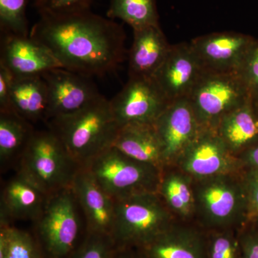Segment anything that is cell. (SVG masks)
Listing matches in <instances>:
<instances>
[{
    "label": "cell",
    "mask_w": 258,
    "mask_h": 258,
    "mask_svg": "<svg viewBox=\"0 0 258 258\" xmlns=\"http://www.w3.org/2000/svg\"><path fill=\"white\" fill-rule=\"evenodd\" d=\"M172 165L178 166L194 179L240 173L243 169L238 158L230 152L215 129L205 127Z\"/></svg>",
    "instance_id": "9c48e42d"
},
{
    "label": "cell",
    "mask_w": 258,
    "mask_h": 258,
    "mask_svg": "<svg viewBox=\"0 0 258 258\" xmlns=\"http://www.w3.org/2000/svg\"><path fill=\"white\" fill-rule=\"evenodd\" d=\"M114 200L111 238L117 248H142L176 221L158 192Z\"/></svg>",
    "instance_id": "8992f818"
},
{
    "label": "cell",
    "mask_w": 258,
    "mask_h": 258,
    "mask_svg": "<svg viewBox=\"0 0 258 258\" xmlns=\"http://www.w3.org/2000/svg\"><path fill=\"white\" fill-rule=\"evenodd\" d=\"M32 223L43 258H71L88 233L71 186L49 197L41 215Z\"/></svg>",
    "instance_id": "277c9868"
},
{
    "label": "cell",
    "mask_w": 258,
    "mask_h": 258,
    "mask_svg": "<svg viewBox=\"0 0 258 258\" xmlns=\"http://www.w3.org/2000/svg\"><path fill=\"white\" fill-rule=\"evenodd\" d=\"M252 101L258 98V40H254L238 73Z\"/></svg>",
    "instance_id": "f546056e"
},
{
    "label": "cell",
    "mask_w": 258,
    "mask_h": 258,
    "mask_svg": "<svg viewBox=\"0 0 258 258\" xmlns=\"http://www.w3.org/2000/svg\"><path fill=\"white\" fill-rule=\"evenodd\" d=\"M205 71L191 43L181 42L171 45L153 80L171 103L189 98Z\"/></svg>",
    "instance_id": "7c38bea8"
},
{
    "label": "cell",
    "mask_w": 258,
    "mask_h": 258,
    "mask_svg": "<svg viewBox=\"0 0 258 258\" xmlns=\"http://www.w3.org/2000/svg\"><path fill=\"white\" fill-rule=\"evenodd\" d=\"M241 258H258V228L247 223L239 230Z\"/></svg>",
    "instance_id": "d6a6232c"
},
{
    "label": "cell",
    "mask_w": 258,
    "mask_h": 258,
    "mask_svg": "<svg viewBox=\"0 0 258 258\" xmlns=\"http://www.w3.org/2000/svg\"><path fill=\"white\" fill-rule=\"evenodd\" d=\"M113 200L157 192L161 171L111 147L81 166Z\"/></svg>",
    "instance_id": "52a82bcc"
},
{
    "label": "cell",
    "mask_w": 258,
    "mask_h": 258,
    "mask_svg": "<svg viewBox=\"0 0 258 258\" xmlns=\"http://www.w3.org/2000/svg\"><path fill=\"white\" fill-rule=\"evenodd\" d=\"M154 126L162 144L166 166L174 164L203 128L188 98L169 103Z\"/></svg>",
    "instance_id": "5bb4252c"
},
{
    "label": "cell",
    "mask_w": 258,
    "mask_h": 258,
    "mask_svg": "<svg viewBox=\"0 0 258 258\" xmlns=\"http://www.w3.org/2000/svg\"><path fill=\"white\" fill-rule=\"evenodd\" d=\"M247 205V223L258 216V168H246L240 172Z\"/></svg>",
    "instance_id": "1f68e13d"
},
{
    "label": "cell",
    "mask_w": 258,
    "mask_h": 258,
    "mask_svg": "<svg viewBox=\"0 0 258 258\" xmlns=\"http://www.w3.org/2000/svg\"><path fill=\"white\" fill-rule=\"evenodd\" d=\"M169 103L153 79L128 78L110 101L120 128L129 125H154Z\"/></svg>",
    "instance_id": "30bf717a"
},
{
    "label": "cell",
    "mask_w": 258,
    "mask_h": 258,
    "mask_svg": "<svg viewBox=\"0 0 258 258\" xmlns=\"http://www.w3.org/2000/svg\"><path fill=\"white\" fill-rule=\"evenodd\" d=\"M239 230L206 231L208 258H241Z\"/></svg>",
    "instance_id": "83f0119b"
},
{
    "label": "cell",
    "mask_w": 258,
    "mask_h": 258,
    "mask_svg": "<svg viewBox=\"0 0 258 258\" xmlns=\"http://www.w3.org/2000/svg\"><path fill=\"white\" fill-rule=\"evenodd\" d=\"M242 168H258V143L244 150L237 156Z\"/></svg>",
    "instance_id": "e575fe53"
},
{
    "label": "cell",
    "mask_w": 258,
    "mask_h": 258,
    "mask_svg": "<svg viewBox=\"0 0 258 258\" xmlns=\"http://www.w3.org/2000/svg\"><path fill=\"white\" fill-rule=\"evenodd\" d=\"M39 15L73 13L90 9L93 0H32Z\"/></svg>",
    "instance_id": "4dcf8cb0"
},
{
    "label": "cell",
    "mask_w": 258,
    "mask_h": 258,
    "mask_svg": "<svg viewBox=\"0 0 258 258\" xmlns=\"http://www.w3.org/2000/svg\"><path fill=\"white\" fill-rule=\"evenodd\" d=\"M240 172L194 179L195 222L204 230L240 229L247 224Z\"/></svg>",
    "instance_id": "3957f363"
},
{
    "label": "cell",
    "mask_w": 258,
    "mask_h": 258,
    "mask_svg": "<svg viewBox=\"0 0 258 258\" xmlns=\"http://www.w3.org/2000/svg\"><path fill=\"white\" fill-rule=\"evenodd\" d=\"M35 131L32 123L15 113L0 112L2 169L16 166Z\"/></svg>",
    "instance_id": "cb8c5ba5"
},
{
    "label": "cell",
    "mask_w": 258,
    "mask_h": 258,
    "mask_svg": "<svg viewBox=\"0 0 258 258\" xmlns=\"http://www.w3.org/2000/svg\"><path fill=\"white\" fill-rule=\"evenodd\" d=\"M113 147L135 160L162 171L165 168L162 144L154 125H129L120 128Z\"/></svg>",
    "instance_id": "ffe728a7"
},
{
    "label": "cell",
    "mask_w": 258,
    "mask_h": 258,
    "mask_svg": "<svg viewBox=\"0 0 258 258\" xmlns=\"http://www.w3.org/2000/svg\"><path fill=\"white\" fill-rule=\"evenodd\" d=\"M30 36L61 67L87 76L113 72L125 60L124 30L91 10L40 15Z\"/></svg>",
    "instance_id": "6da1fadb"
},
{
    "label": "cell",
    "mask_w": 258,
    "mask_h": 258,
    "mask_svg": "<svg viewBox=\"0 0 258 258\" xmlns=\"http://www.w3.org/2000/svg\"><path fill=\"white\" fill-rule=\"evenodd\" d=\"M254 108H255L256 111H257L258 114V98H256L254 101H253Z\"/></svg>",
    "instance_id": "74e56055"
},
{
    "label": "cell",
    "mask_w": 258,
    "mask_h": 258,
    "mask_svg": "<svg viewBox=\"0 0 258 258\" xmlns=\"http://www.w3.org/2000/svg\"><path fill=\"white\" fill-rule=\"evenodd\" d=\"M45 124L80 166L113 147L120 129L110 101L103 96L79 111Z\"/></svg>",
    "instance_id": "7a4b0ae2"
},
{
    "label": "cell",
    "mask_w": 258,
    "mask_h": 258,
    "mask_svg": "<svg viewBox=\"0 0 258 258\" xmlns=\"http://www.w3.org/2000/svg\"><path fill=\"white\" fill-rule=\"evenodd\" d=\"M71 186L82 211L88 233L111 237L115 200L82 167L79 168Z\"/></svg>",
    "instance_id": "2e32d148"
},
{
    "label": "cell",
    "mask_w": 258,
    "mask_h": 258,
    "mask_svg": "<svg viewBox=\"0 0 258 258\" xmlns=\"http://www.w3.org/2000/svg\"><path fill=\"white\" fill-rule=\"evenodd\" d=\"M0 258H43L33 233L0 220Z\"/></svg>",
    "instance_id": "484cf974"
},
{
    "label": "cell",
    "mask_w": 258,
    "mask_h": 258,
    "mask_svg": "<svg viewBox=\"0 0 258 258\" xmlns=\"http://www.w3.org/2000/svg\"><path fill=\"white\" fill-rule=\"evenodd\" d=\"M215 129L236 157L258 143V114L252 100L224 115Z\"/></svg>",
    "instance_id": "44dd1931"
},
{
    "label": "cell",
    "mask_w": 258,
    "mask_h": 258,
    "mask_svg": "<svg viewBox=\"0 0 258 258\" xmlns=\"http://www.w3.org/2000/svg\"><path fill=\"white\" fill-rule=\"evenodd\" d=\"M10 102L12 112L32 125L46 123L47 89L42 76H13Z\"/></svg>",
    "instance_id": "603a6c76"
},
{
    "label": "cell",
    "mask_w": 258,
    "mask_h": 258,
    "mask_svg": "<svg viewBox=\"0 0 258 258\" xmlns=\"http://www.w3.org/2000/svg\"><path fill=\"white\" fill-rule=\"evenodd\" d=\"M48 198L16 172L2 189L0 220L11 223L15 220L34 222L41 215Z\"/></svg>",
    "instance_id": "d6986e66"
},
{
    "label": "cell",
    "mask_w": 258,
    "mask_h": 258,
    "mask_svg": "<svg viewBox=\"0 0 258 258\" xmlns=\"http://www.w3.org/2000/svg\"><path fill=\"white\" fill-rule=\"evenodd\" d=\"M81 167L50 129H35L16 165L21 174L50 197L70 187Z\"/></svg>",
    "instance_id": "5b68a950"
},
{
    "label": "cell",
    "mask_w": 258,
    "mask_h": 258,
    "mask_svg": "<svg viewBox=\"0 0 258 258\" xmlns=\"http://www.w3.org/2000/svg\"><path fill=\"white\" fill-rule=\"evenodd\" d=\"M188 98L201 126L214 129L224 115L252 100L237 73L209 71L202 75Z\"/></svg>",
    "instance_id": "ba28073f"
},
{
    "label": "cell",
    "mask_w": 258,
    "mask_h": 258,
    "mask_svg": "<svg viewBox=\"0 0 258 258\" xmlns=\"http://www.w3.org/2000/svg\"><path fill=\"white\" fill-rule=\"evenodd\" d=\"M159 25L134 30L128 52V78L153 79L171 48Z\"/></svg>",
    "instance_id": "ac0fdd59"
},
{
    "label": "cell",
    "mask_w": 258,
    "mask_h": 258,
    "mask_svg": "<svg viewBox=\"0 0 258 258\" xmlns=\"http://www.w3.org/2000/svg\"><path fill=\"white\" fill-rule=\"evenodd\" d=\"M249 223H252V225H254L256 227H257L258 228V216L256 217L255 219H254L253 221L249 222Z\"/></svg>",
    "instance_id": "8d00e7d4"
},
{
    "label": "cell",
    "mask_w": 258,
    "mask_h": 258,
    "mask_svg": "<svg viewBox=\"0 0 258 258\" xmlns=\"http://www.w3.org/2000/svg\"><path fill=\"white\" fill-rule=\"evenodd\" d=\"M28 0H0L1 32L28 36Z\"/></svg>",
    "instance_id": "4316f807"
},
{
    "label": "cell",
    "mask_w": 258,
    "mask_h": 258,
    "mask_svg": "<svg viewBox=\"0 0 258 258\" xmlns=\"http://www.w3.org/2000/svg\"><path fill=\"white\" fill-rule=\"evenodd\" d=\"M0 66L13 77L42 76L62 68L50 52L28 36L1 32Z\"/></svg>",
    "instance_id": "9a60e30c"
},
{
    "label": "cell",
    "mask_w": 258,
    "mask_h": 258,
    "mask_svg": "<svg viewBox=\"0 0 258 258\" xmlns=\"http://www.w3.org/2000/svg\"><path fill=\"white\" fill-rule=\"evenodd\" d=\"M194 179L176 165L161 171L158 194L168 210L181 222H195Z\"/></svg>",
    "instance_id": "7402d4cb"
},
{
    "label": "cell",
    "mask_w": 258,
    "mask_h": 258,
    "mask_svg": "<svg viewBox=\"0 0 258 258\" xmlns=\"http://www.w3.org/2000/svg\"><path fill=\"white\" fill-rule=\"evenodd\" d=\"M42 77L47 89L46 123L79 111L102 96L91 78L63 68L50 70Z\"/></svg>",
    "instance_id": "8fae6325"
},
{
    "label": "cell",
    "mask_w": 258,
    "mask_h": 258,
    "mask_svg": "<svg viewBox=\"0 0 258 258\" xmlns=\"http://www.w3.org/2000/svg\"><path fill=\"white\" fill-rule=\"evenodd\" d=\"M254 40L240 32H222L196 37L190 43L205 71L238 73Z\"/></svg>",
    "instance_id": "4fadbf2b"
},
{
    "label": "cell",
    "mask_w": 258,
    "mask_h": 258,
    "mask_svg": "<svg viewBox=\"0 0 258 258\" xmlns=\"http://www.w3.org/2000/svg\"><path fill=\"white\" fill-rule=\"evenodd\" d=\"M116 249L109 236L87 233L71 258H115Z\"/></svg>",
    "instance_id": "f1b7e54d"
},
{
    "label": "cell",
    "mask_w": 258,
    "mask_h": 258,
    "mask_svg": "<svg viewBox=\"0 0 258 258\" xmlns=\"http://www.w3.org/2000/svg\"><path fill=\"white\" fill-rule=\"evenodd\" d=\"M115 258H145L138 248H117Z\"/></svg>",
    "instance_id": "d590c367"
},
{
    "label": "cell",
    "mask_w": 258,
    "mask_h": 258,
    "mask_svg": "<svg viewBox=\"0 0 258 258\" xmlns=\"http://www.w3.org/2000/svg\"><path fill=\"white\" fill-rule=\"evenodd\" d=\"M13 76L0 66V112L13 113L11 109V83Z\"/></svg>",
    "instance_id": "836d02e7"
},
{
    "label": "cell",
    "mask_w": 258,
    "mask_h": 258,
    "mask_svg": "<svg viewBox=\"0 0 258 258\" xmlns=\"http://www.w3.org/2000/svg\"><path fill=\"white\" fill-rule=\"evenodd\" d=\"M139 249L145 258H208L207 232L195 222L176 220Z\"/></svg>",
    "instance_id": "e0dca14e"
},
{
    "label": "cell",
    "mask_w": 258,
    "mask_h": 258,
    "mask_svg": "<svg viewBox=\"0 0 258 258\" xmlns=\"http://www.w3.org/2000/svg\"><path fill=\"white\" fill-rule=\"evenodd\" d=\"M107 16L119 19L133 30L159 25L156 0H111Z\"/></svg>",
    "instance_id": "d4e9b609"
}]
</instances>
